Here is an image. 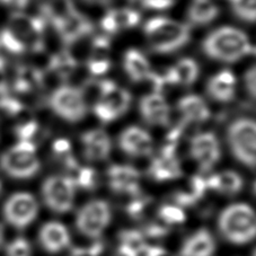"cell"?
I'll return each mask as SVG.
<instances>
[{"instance_id":"6da1fadb","label":"cell","mask_w":256,"mask_h":256,"mask_svg":"<svg viewBox=\"0 0 256 256\" xmlns=\"http://www.w3.org/2000/svg\"><path fill=\"white\" fill-rule=\"evenodd\" d=\"M201 46L208 58L219 62L234 64L253 54V46L247 35L230 26L212 30L203 40Z\"/></svg>"},{"instance_id":"7a4b0ae2","label":"cell","mask_w":256,"mask_h":256,"mask_svg":"<svg viewBox=\"0 0 256 256\" xmlns=\"http://www.w3.org/2000/svg\"><path fill=\"white\" fill-rule=\"evenodd\" d=\"M144 33L150 50L158 54H174L191 40L188 25L167 17L149 20L144 26Z\"/></svg>"},{"instance_id":"3957f363","label":"cell","mask_w":256,"mask_h":256,"mask_svg":"<svg viewBox=\"0 0 256 256\" xmlns=\"http://www.w3.org/2000/svg\"><path fill=\"white\" fill-rule=\"evenodd\" d=\"M219 230L228 242L244 245L256 238V212L245 203H235L219 217Z\"/></svg>"},{"instance_id":"277c9868","label":"cell","mask_w":256,"mask_h":256,"mask_svg":"<svg viewBox=\"0 0 256 256\" xmlns=\"http://www.w3.org/2000/svg\"><path fill=\"white\" fill-rule=\"evenodd\" d=\"M228 147L236 160L250 168H256V120L237 118L226 130Z\"/></svg>"},{"instance_id":"5b68a950","label":"cell","mask_w":256,"mask_h":256,"mask_svg":"<svg viewBox=\"0 0 256 256\" xmlns=\"http://www.w3.org/2000/svg\"><path fill=\"white\" fill-rule=\"evenodd\" d=\"M0 167L12 178H33L40 170V160L33 142L20 141L0 157Z\"/></svg>"},{"instance_id":"8992f818","label":"cell","mask_w":256,"mask_h":256,"mask_svg":"<svg viewBox=\"0 0 256 256\" xmlns=\"http://www.w3.org/2000/svg\"><path fill=\"white\" fill-rule=\"evenodd\" d=\"M50 108L62 120L77 123L86 116L88 104L79 88L62 85L52 92L48 100Z\"/></svg>"},{"instance_id":"52a82bcc","label":"cell","mask_w":256,"mask_h":256,"mask_svg":"<svg viewBox=\"0 0 256 256\" xmlns=\"http://www.w3.org/2000/svg\"><path fill=\"white\" fill-rule=\"evenodd\" d=\"M76 186L68 176L54 175L46 180L42 196L48 209L56 214H66L72 209Z\"/></svg>"},{"instance_id":"ba28073f","label":"cell","mask_w":256,"mask_h":256,"mask_svg":"<svg viewBox=\"0 0 256 256\" xmlns=\"http://www.w3.org/2000/svg\"><path fill=\"white\" fill-rule=\"evenodd\" d=\"M111 218L112 212L108 202L90 201L79 210L76 218L77 230L86 237L98 238L108 228Z\"/></svg>"},{"instance_id":"9c48e42d","label":"cell","mask_w":256,"mask_h":256,"mask_svg":"<svg viewBox=\"0 0 256 256\" xmlns=\"http://www.w3.org/2000/svg\"><path fill=\"white\" fill-rule=\"evenodd\" d=\"M44 26L46 22L41 17H32L16 12L12 16L10 28H7L15 35L25 51L38 52L43 48Z\"/></svg>"},{"instance_id":"30bf717a","label":"cell","mask_w":256,"mask_h":256,"mask_svg":"<svg viewBox=\"0 0 256 256\" xmlns=\"http://www.w3.org/2000/svg\"><path fill=\"white\" fill-rule=\"evenodd\" d=\"M38 212V203L32 194L16 193L4 206V217L12 227L24 229L32 224Z\"/></svg>"},{"instance_id":"8fae6325","label":"cell","mask_w":256,"mask_h":256,"mask_svg":"<svg viewBox=\"0 0 256 256\" xmlns=\"http://www.w3.org/2000/svg\"><path fill=\"white\" fill-rule=\"evenodd\" d=\"M132 96L129 90L118 87L116 84L105 92L102 98L92 105L95 116L103 123L118 120L126 114L131 106Z\"/></svg>"},{"instance_id":"7c38bea8","label":"cell","mask_w":256,"mask_h":256,"mask_svg":"<svg viewBox=\"0 0 256 256\" xmlns=\"http://www.w3.org/2000/svg\"><path fill=\"white\" fill-rule=\"evenodd\" d=\"M190 155L202 172H209L222 156V148L217 136L212 132H203L192 136L190 141Z\"/></svg>"},{"instance_id":"4fadbf2b","label":"cell","mask_w":256,"mask_h":256,"mask_svg":"<svg viewBox=\"0 0 256 256\" xmlns=\"http://www.w3.org/2000/svg\"><path fill=\"white\" fill-rule=\"evenodd\" d=\"M176 144L167 142L160 149L158 156L154 158L149 166L148 174L157 182L173 180L182 176V168L178 156H176Z\"/></svg>"},{"instance_id":"5bb4252c","label":"cell","mask_w":256,"mask_h":256,"mask_svg":"<svg viewBox=\"0 0 256 256\" xmlns=\"http://www.w3.org/2000/svg\"><path fill=\"white\" fill-rule=\"evenodd\" d=\"M54 28L58 32L64 43L72 46L84 38L88 36L94 30V25L87 16L74 10V12L56 23Z\"/></svg>"},{"instance_id":"9a60e30c","label":"cell","mask_w":256,"mask_h":256,"mask_svg":"<svg viewBox=\"0 0 256 256\" xmlns=\"http://www.w3.org/2000/svg\"><path fill=\"white\" fill-rule=\"evenodd\" d=\"M139 112L144 121L149 126H167L170 124V108L160 92H150L141 97Z\"/></svg>"},{"instance_id":"2e32d148","label":"cell","mask_w":256,"mask_h":256,"mask_svg":"<svg viewBox=\"0 0 256 256\" xmlns=\"http://www.w3.org/2000/svg\"><path fill=\"white\" fill-rule=\"evenodd\" d=\"M118 147L131 157H147L152 152V139L139 126H129L118 136Z\"/></svg>"},{"instance_id":"e0dca14e","label":"cell","mask_w":256,"mask_h":256,"mask_svg":"<svg viewBox=\"0 0 256 256\" xmlns=\"http://www.w3.org/2000/svg\"><path fill=\"white\" fill-rule=\"evenodd\" d=\"M108 185L112 191L136 196L140 193V173L129 165H113L108 170Z\"/></svg>"},{"instance_id":"ac0fdd59","label":"cell","mask_w":256,"mask_h":256,"mask_svg":"<svg viewBox=\"0 0 256 256\" xmlns=\"http://www.w3.org/2000/svg\"><path fill=\"white\" fill-rule=\"evenodd\" d=\"M84 157L90 162L108 160L112 150V141L106 132L94 129L84 132L82 136Z\"/></svg>"},{"instance_id":"d6986e66","label":"cell","mask_w":256,"mask_h":256,"mask_svg":"<svg viewBox=\"0 0 256 256\" xmlns=\"http://www.w3.org/2000/svg\"><path fill=\"white\" fill-rule=\"evenodd\" d=\"M141 15L132 8L110 10L100 20V26L108 35H116L122 30L136 28L140 23Z\"/></svg>"},{"instance_id":"ffe728a7","label":"cell","mask_w":256,"mask_h":256,"mask_svg":"<svg viewBox=\"0 0 256 256\" xmlns=\"http://www.w3.org/2000/svg\"><path fill=\"white\" fill-rule=\"evenodd\" d=\"M38 240L43 248L51 254L59 253L70 244L68 229L58 222H50L44 224L40 230Z\"/></svg>"},{"instance_id":"44dd1931","label":"cell","mask_w":256,"mask_h":256,"mask_svg":"<svg viewBox=\"0 0 256 256\" xmlns=\"http://www.w3.org/2000/svg\"><path fill=\"white\" fill-rule=\"evenodd\" d=\"M206 92L216 102L229 103L236 94V77L229 70H222L206 84Z\"/></svg>"},{"instance_id":"7402d4cb","label":"cell","mask_w":256,"mask_h":256,"mask_svg":"<svg viewBox=\"0 0 256 256\" xmlns=\"http://www.w3.org/2000/svg\"><path fill=\"white\" fill-rule=\"evenodd\" d=\"M178 110L183 118V122L190 123H204L211 116V112L206 100L201 96L196 94H188L183 96L178 100Z\"/></svg>"},{"instance_id":"603a6c76","label":"cell","mask_w":256,"mask_h":256,"mask_svg":"<svg viewBox=\"0 0 256 256\" xmlns=\"http://www.w3.org/2000/svg\"><path fill=\"white\" fill-rule=\"evenodd\" d=\"M198 64L191 58H183L178 61L174 67L170 68L162 74L165 84L170 85H182L191 86L196 82L198 77Z\"/></svg>"},{"instance_id":"cb8c5ba5","label":"cell","mask_w":256,"mask_h":256,"mask_svg":"<svg viewBox=\"0 0 256 256\" xmlns=\"http://www.w3.org/2000/svg\"><path fill=\"white\" fill-rule=\"evenodd\" d=\"M216 242L208 229H200L190 236L180 248V256H212Z\"/></svg>"},{"instance_id":"d4e9b609","label":"cell","mask_w":256,"mask_h":256,"mask_svg":"<svg viewBox=\"0 0 256 256\" xmlns=\"http://www.w3.org/2000/svg\"><path fill=\"white\" fill-rule=\"evenodd\" d=\"M123 67L132 82H142L148 80L152 70L144 54L136 48H129L123 58Z\"/></svg>"},{"instance_id":"484cf974","label":"cell","mask_w":256,"mask_h":256,"mask_svg":"<svg viewBox=\"0 0 256 256\" xmlns=\"http://www.w3.org/2000/svg\"><path fill=\"white\" fill-rule=\"evenodd\" d=\"M68 178L72 180L76 188L90 191L97 184V174L90 167L80 166L72 156L64 162Z\"/></svg>"},{"instance_id":"4316f807","label":"cell","mask_w":256,"mask_h":256,"mask_svg":"<svg viewBox=\"0 0 256 256\" xmlns=\"http://www.w3.org/2000/svg\"><path fill=\"white\" fill-rule=\"evenodd\" d=\"M219 12V7L212 0H192L188 10V18L193 25L203 26L212 23Z\"/></svg>"},{"instance_id":"83f0119b","label":"cell","mask_w":256,"mask_h":256,"mask_svg":"<svg viewBox=\"0 0 256 256\" xmlns=\"http://www.w3.org/2000/svg\"><path fill=\"white\" fill-rule=\"evenodd\" d=\"M208 186L218 193L235 196L242 188V178L236 172H222L208 178Z\"/></svg>"},{"instance_id":"f1b7e54d","label":"cell","mask_w":256,"mask_h":256,"mask_svg":"<svg viewBox=\"0 0 256 256\" xmlns=\"http://www.w3.org/2000/svg\"><path fill=\"white\" fill-rule=\"evenodd\" d=\"M74 8L72 0H48L42 8L41 18L50 22L52 26L67 17Z\"/></svg>"},{"instance_id":"f546056e","label":"cell","mask_w":256,"mask_h":256,"mask_svg":"<svg viewBox=\"0 0 256 256\" xmlns=\"http://www.w3.org/2000/svg\"><path fill=\"white\" fill-rule=\"evenodd\" d=\"M78 62L68 51H61L50 60V69L61 79H68L76 72Z\"/></svg>"},{"instance_id":"4dcf8cb0","label":"cell","mask_w":256,"mask_h":256,"mask_svg":"<svg viewBox=\"0 0 256 256\" xmlns=\"http://www.w3.org/2000/svg\"><path fill=\"white\" fill-rule=\"evenodd\" d=\"M237 18L246 23H256V0H228Z\"/></svg>"},{"instance_id":"1f68e13d","label":"cell","mask_w":256,"mask_h":256,"mask_svg":"<svg viewBox=\"0 0 256 256\" xmlns=\"http://www.w3.org/2000/svg\"><path fill=\"white\" fill-rule=\"evenodd\" d=\"M118 238H120L121 245L136 252L138 255L142 254L146 247H147L144 232L138 230H123L120 232Z\"/></svg>"},{"instance_id":"d6a6232c","label":"cell","mask_w":256,"mask_h":256,"mask_svg":"<svg viewBox=\"0 0 256 256\" xmlns=\"http://www.w3.org/2000/svg\"><path fill=\"white\" fill-rule=\"evenodd\" d=\"M158 217L162 222L167 226H176L185 222V214L183 209L178 204H165L160 206Z\"/></svg>"},{"instance_id":"836d02e7","label":"cell","mask_w":256,"mask_h":256,"mask_svg":"<svg viewBox=\"0 0 256 256\" xmlns=\"http://www.w3.org/2000/svg\"><path fill=\"white\" fill-rule=\"evenodd\" d=\"M111 42L106 35L96 36L92 42L90 56L88 60H110Z\"/></svg>"},{"instance_id":"e575fe53","label":"cell","mask_w":256,"mask_h":256,"mask_svg":"<svg viewBox=\"0 0 256 256\" xmlns=\"http://www.w3.org/2000/svg\"><path fill=\"white\" fill-rule=\"evenodd\" d=\"M150 204V198L147 196H144L141 193L132 196V200L126 206V212L129 214L132 218H141L144 211Z\"/></svg>"},{"instance_id":"d590c367","label":"cell","mask_w":256,"mask_h":256,"mask_svg":"<svg viewBox=\"0 0 256 256\" xmlns=\"http://www.w3.org/2000/svg\"><path fill=\"white\" fill-rule=\"evenodd\" d=\"M30 245L25 238H16L7 247L8 256H30Z\"/></svg>"},{"instance_id":"8d00e7d4","label":"cell","mask_w":256,"mask_h":256,"mask_svg":"<svg viewBox=\"0 0 256 256\" xmlns=\"http://www.w3.org/2000/svg\"><path fill=\"white\" fill-rule=\"evenodd\" d=\"M104 250V244L102 242H95L90 247H74L69 256H100Z\"/></svg>"},{"instance_id":"74e56055","label":"cell","mask_w":256,"mask_h":256,"mask_svg":"<svg viewBox=\"0 0 256 256\" xmlns=\"http://www.w3.org/2000/svg\"><path fill=\"white\" fill-rule=\"evenodd\" d=\"M38 130V124L35 121H28L22 124L20 126H17L16 129V134L18 136V138L20 141H28V142H32V138L36 134V132Z\"/></svg>"},{"instance_id":"f35d334b","label":"cell","mask_w":256,"mask_h":256,"mask_svg":"<svg viewBox=\"0 0 256 256\" xmlns=\"http://www.w3.org/2000/svg\"><path fill=\"white\" fill-rule=\"evenodd\" d=\"M87 68L92 76H103L111 68V60H87Z\"/></svg>"},{"instance_id":"ab89813d","label":"cell","mask_w":256,"mask_h":256,"mask_svg":"<svg viewBox=\"0 0 256 256\" xmlns=\"http://www.w3.org/2000/svg\"><path fill=\"white\" fill-rule=\"evenodd\" d=\"M52 149H54V152L56 156H58L60 160L64 162L68 160L69 157H72V144L69 142L67 139H58L54 142L52 146Z\"/></svg>"},{"instance_id":"60d3db41","label":"cell","mask_w":256,"mask_h":256,"mask_svg":"<svg viewBox=\"0 0 256 256\" xmlns=\"http://www.w3.org/2000/svg\"><path fill=\"white\" fill-rule=\"evenodd\" d=\"M244 86L252 98L256 100V64L246 70L244 74Z\"/></svg>"},{"instance_id":"b9f144b4","label":"cell","mask_w":256,"mask_h":256,"mask_svg":"<svg viewBox=\"0 0 256 256\" xmlns=\"http://www.w3.org/2000/svg\"><path fill=\"white\" fill-rule=\"evenodd\" d=\"M167 232H168V226L164 222H162L160 220H158L156 222H152L148 224V226H146L144 235H147L152 238H160L166 236Z\"/></svg>"},{"instance_id":"7bdbcfd3","label":"cell","mask_w":256,"mask_h":256,"mask_svg":"<svg viewBox=\"0 0 256 256\" xmlns=\"http://www.w3.org/2000/svg\"><path fill=\"white\" fill-rule=\"evenodd\" d=\"M141 6L147 10H165L173 6L174 0H138Z\"/></svg>"},{"instance_id":"ee69618b","label":"cell","mask_w":256,"mask_h":256,"mask_svg":"<svg viewBox=\"0 0 256 256\" xmlns=\"http://www.w3.org/2000/svg\"><path fill=\"white\" fill-rule=\"evenodd\" d=\"M0 108L6 113L10 114V116H14L22 110V104L17 100L12 98V97H2L0 100Z\"/></svg>"},{"instance_id":"f6af8a7d","label":"cell","mask_w":256,"mask_h":256,"mask_svg":"<svg viewBox=\"0 0 256 256\" xmlns=\"http://www.w3.org/2000/svg\"><path fill=\"white\" fill-rule=\"evenodd\" d=\"M142 255L144 256H174L173 254H170V252H167L166 250L162 248V247L148 246V245L144 250Z\"/></svg>"},{"instance_id":"bcb514c9","label":"cell","mask_w":256,"mask_h":256,"mask_svg":"<svg viewBox=\"0 0 256 256\" xmlns=\"http://www.w3.org/2000/svg\"><path fill=\"white\" fill-rule=\"evenodd\" d=\"M113 256H138V254H136V252H134L132 250L128 248V247L120 245Z\"/></svg>"},{"instance_id":"7dc6e473","label":"cell","mask_w":256,"mask_h":256,"mask_svg":"<svg viewBox=\"0 0 256 256\" xmlns=\"http://www.w3.org/2000/svg\"><path fill=\"white\" fill-rule=\"evenodd\" d=\"M85 2L92 4V5H100V6H106L113 2V0H84Z\"/></svg>"},{"instance_id":"c3c4849f","label":"cell","mask_w":256,"mask_h":256,"mask_svg":"<svg viewBox=\"0 0 256 256\" xmlns=\"http://www.w3.org/2000/svg\"><path fill=\"white\" fill-rule=\"evenodd\" d=\"M4 232H5V230H4V226L0 224V247H2L4 242Z\"/></svg>"},{"instance_id":"681fc988","label":"cell","mask_w":256,"mask_h":256,"mask_svg":"<svg viewBox=\"0 0 256 256\" xmlns=\"http://www.w3.org/2000/svg\"><path fill=\"white\" fill-rule=\"evenodd\" d=\"M14 2V0H0V2Z\"/></svg>"},{"instance_id":"f907efd6","label":"cell","mask_w":256,"mask_h":256,"mask_svg":"<svg viewBox=\"0 0 256 256\" xmlns=\"http://www.w3.org/2000/svg\"><path fill=\"white\" fill-rule=\"evenodd\" d=\"M256 54V46H253V54Z\"/></svg>"},{"instance_id":"816d5d0a","label":"cell","mask_w":256,"mask_h":256,"mask_svg":"<svg viewBox=\"0 0 256 256\" xmlns=\"http://www.w3.org/2000/svg\"><path fill=\"white\" fill-rule=\"evenodd\" d=\"M254 192H255V194H256V182H255V184H254Z\"/></svg>"},{"instance_id":"f5cc1de1","label":"cell","mask_w":256,"mask_h":256,"mask_svg":"<svg viewBox=\"0 0 256 256\" xmlns=\"http://www.w3.org/2000/svg\"><path fill=\"white\" fill-rule=\"evenodd\" d=\"M253 256H256V250H254V253H253Z\"/></svg>"},{"instance_id":"db71d44e","label":"cell","mask_w":256,"mask_h":256,"mask_svg":"<svg viewBox=\"0 0 256 256\" xmlns=\"http://www.w3.org/2000/svg\"><path fill=\"white\" fill-rule=\"evenodd\" d=\"M0 192H2V182H0Z\"/></svg>"},{"instance_id":"11a10c76","label":"cell","mask_w":256,"mask_h":256,"mask_svg":"<svg viewBox=\"0 0 256 256\" xmlns=\"http://www.w3.org/2000/svg\"><path fill=\"white\" fill-rule=\"evenodd\" d=\"M131 2H138V0H131Z\"/></svg>"}]
</instances>
